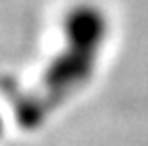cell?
I'll use <instances>...</instances> for the list:
<instances>
[{
  "label": "cell",
  "mask_w": 148,
  "mask_h": 146,
  "mask_svg": "<svg viewBox=\"0 0 148 146\" xmlns=\"http://www.w3.org/2000/svg\"><path fill=\"white\" fill-rule=\"evenodd\" d=\"M0 134H2V117H0Z\"/></svg>",
  "instance_id": "6da1fadb"
}]
</instances>
